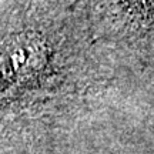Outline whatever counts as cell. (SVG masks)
<instances>
[{
  "label": "cell",
  "instance_id": "1",
  "mask_svg": "<svg viewBox=\"0 0 154 154\" xmlns=\"http://www.w3.org/2000/svg\"><path fill=\"white\" fill-rule=\"evenodd\" d=\"M84 10L66 0L0 6V143L69 126L90 86Z\"/></svg>",
  "mask_w": 154,
  "mask_h": 154
}]
</instances>
